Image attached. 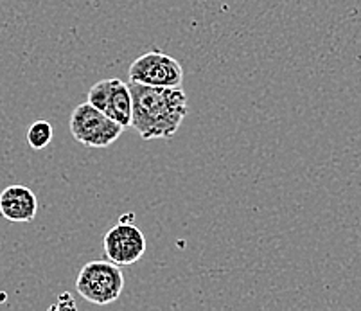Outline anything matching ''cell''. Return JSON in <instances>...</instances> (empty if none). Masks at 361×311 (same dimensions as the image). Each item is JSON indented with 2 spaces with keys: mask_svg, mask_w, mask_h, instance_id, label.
Returning <instances> with one entry per match:
<instances>
[{
  "mask_svg": "<svg viewBox=\"0 0 361 311\" xmlns=\"http://www.w3.org/2000/svg\"><path fill=\"white\" fill-rule=\"evenodd\" d=\"M52 124L49 121H35L27 130V144L32 150H44L52 142Z\"/></svg>",
  "mask_w": 361,
  "mask_h": 311,
  "instance_id": "cell-8",
  "label": "cell"
},
{
  "mask_svg": "<svg viewBox=\"0 0 361 311\" xmlns=\"http://www.w3.org/2000/svg\"><path fill=\"white\" fill-rule=\"evenodd\" d=\"M128 78L151 87H182L183 68L178 60L155 49L130 65Z\"/></svg>",
  "mask_w": 361,
  "mask_h": 311,
  "instance_id": "cell-4",
  "label": "cell"
},
{
  "mask_svg": "<svg viewBox=\"0 0 361 311\" xmlns=\"http://www.w3.org/2000/svg\"><path fill=\"white\" fill-rule=\"evenodd\" d=\"M133 218H135V216L131 214V212H128V214L121 216V219H119V221H126V224H131V221H133Z\"/></svg>",
  "mask_w": 361,
  "mask_h": 311,
  "instance_id": "cell-9",
  "label": "cell"
},
{
  "mask_svg": "<svg viewBox=\"0 0 361 311\" xmlns=\"http://www.w3.org/2000/svg\"><path fill=\"white\" fill-rule=\"evenodd\" d=\"M104 254L110 261L128 267L140 260L146 252V238L133 221H119L103 238Z\"/></svg>",
  "mask_w": 361,
  "mask_h": 311,
  "instance_id": "cell-6",
  "label": "cell"
},
{
  "mask_svg": "<svg viewBox=\"0 0 361 311\" xmlns=\"http://www.w3.org/2000/svg\"><path fill=\"white\" fill-rule=\"evenodd\" d=\"M133 97V121L144 140L171 139L182 126L189 106L182 87H151L128 81Z\"/></svg>",
  "mask_w": 361,
  "mask_h": 311,
  "instance_id": "cell-1",
  "label": "cell"
},
{
  "mask_svg": "<svg viewBox=\"0 0 361 311\" xmlns=\"http://www.w3.org/2000/svg\"><path fill=\"white\" fill-rule=\"evenodd\" d=\"M88 103L99 108L101 112L119 123L131 126L133 121V97L130 85L121 80H101L88 90Z\"/></svg>",
  "mask_w": 361,
  "mask_h": 311,
  "instance_id": "cell-5",
  "label": "cell"
},
{
  "mask_svg": "<svg viewBox=\"0 0 361 311\" xmlns=\"http://www.w3.org/2000/svg\"><path fill=\"white\" fill-rule=\"evenodd\" d=\"M78 293L97 306L116 303L123 293L124 276L121 264L114 261H90L75 277Z\"/></svg>",
  "mask_w": 361,
  "mask_h": 311,
  "instance_id": "cell-2",
  "label": "cell"
},
{
  "mask_svg": "<svg viewBox=\"0 0 361 311\" xmlns=\"http://www.w3.org/2000/svg\"><path fill=\"white\" fill-rule=\"evenodd\" d=\"M124 126L87 103L78 104L71 116V133L87 148H108L123 133Z\"/></svg>",
  "mask_w": 361,
  "mask_h": 311,
  "instance_id": "cell-3",
  "label": "cell"
},
{
  "mask_svg": "<svg viewBox=\"0 0 361 311\" xmlns=\"http://www.w3.org/2000/svg\"><path fill=\"white\" fill-rule=\"evenodd\" d=\"M38 200L25 185H9L0 193V214L11 224H29L36 218Z\"/></svg>",
  "mask_w": 361,
  "mask_h": 311,
  "instance_id": "cell-7",
  "label": "cell"
}]
</instances>
